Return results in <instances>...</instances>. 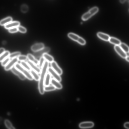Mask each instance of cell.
<instances>
[{"label": "cell", "mask_w": 129, "mask_h": 129, "mask_svg": "<svg viewBox=\"0 0 129 129\" xmlns=\"http://www.w3.org/2000/svg\"><path fill=\"white\" fill-rule=\"evenodd\" d=\"M49 65V63L46 61H45L43 66L42 68L40 73L39 81L38 88L40 93L42 95L44 94L45 93V80L48 71Z\"/></svg>", "instance_id": "1"}, {"label": "cell", "mask_w": 129, "mask_h": 129, "mask_svg": "<svg viewBox=\"0 0 129 129\" xmlns=\"http://www.w3.org/2000/svg\"><path fill=\"white\" fill-rule=\"evenodd\" d=\"M99 11V9L97 7L92 8L83 15L82 19L83 21H87L97 14Z\"/></svg>", "instance_id": "2"}, {"label": "cell", "mask_w": 129, "mask_h": 129, "mask_svg": "<svg viewBox=\"0 0 129 129\" xmlns=\"http://www.w3.org/2000/svg\"><path fill=\"white\" fill-rule=\"evenodd\" d=\"M51 49L50 47H44L42 50L36 52H34V56L37 58H40L42 57L44 54L47 53L50 51Z\"/></svg>", "instance_id": "3"}, {"label": "cell", "mask_w": 129, "mask_h": 129, "mask_svg": "<svg viewBox=\"0 0 129 129\" xmlns=\"http://www.w3.org/2000/svg\"><path fill=\"white\" fill-rule=\"evenodd\" d=\"M48 71L54 79L60 82L61 81V78L60 75L53 70L51 67H48Z\"/></svg>", "instance_id": "4"}, {"label": "cell", "mask_w": 129, "mask_h": 129, "mask_svg": "<svg viewBox=\"0 0 129 129\" xmlns=\"http://www.w3.org/2000/svg\"><path fill=\"white\" fill-rule=\"evenodd\" d=\"M18 61L17 58V57L12 59L11 60H10L8 64L5 66V70L8 71L11 69L17 63Z\"/></svg>", "instance_id": "5"}, {"label": "cell", "mask_w": 129, "mask_h": 129, "mask_svg": "<svg viewBox=\"0 0 129 129\" xmlns=\"http://www.w3.org/2000/svg\"><path fill=\"white\" fill-rule=\"evenodd\" d=\"M12 72L17 75L22 80H24L26 78V77L21 72L16 69L14 66L11 69Z\"/></svg>", "instance_id": "6"}, {"label": "cell", "mask_w": 129, "mask_h": 129, "mask_svg": "<svg viewBox=\"0 0 129 129\" xmlns=\"http://www.w3.org/2000/svg\"><path fill=\"white\" fill-rule=\"evenodd\" d=\"M51 67L55 71L57 72L60 75H62L63 71L59 66L57 63L55 61H53L51 63Z\"/></svg>", "instance_id": "7"}, {"label": "cell", "mask_w": 129, "mask_h": 129, "mask_svg": "<svg viewBox=\"0 0 129 129\" xmlns=\"http://www.w3.org/2000/svg\"><path fill=\"white\" fill-rule=\"evenodd\" d=\"M94 126V123L91 121L83 122L79 125V127L82 129L91 128L93 127Z\"/></svg>", "instance_id": "8"}, {"label": "cell", "mask_w": 129, "mask_h": 129, "mask_svg": "<svg viewBox=\"0 0 129 129\" xmlns=\"http://www.w3.org/2000/svg\"><path fill=\"white\" fill-rule=\"evenodd\" d=\"M45 45L42 43H38L33 45L31 47V50L34 52H38L43 49Z\"/></svg>", "instance_id": "9"}, {"label": "cell", "mask_w": 129, "mask_h": 129, "mask_svg": "<svg viewBox=\"0 0 129 129\" xmlns=\"http://www.w3.org/2000/svg\"><path fill=\"white\" fill-rule=\"evenodd\" d=\"M114 48L116 51L122 58H125L127 56L125 53L120 47L119 46H115Z\"/></svg>", "instance_id": "10"}, {"label": "cell", "mask_w": 129, "mask_h": 129, "mask_svg": "<svg viewBox=\"0 0 129 129\" xmlns=\"http://www.w3.org/2000/svg\"><path fill=\"white\" fill-rule=\"evenodd\" d=\"M26 62L29 64L32 69L38 73H40L41 70L40 68L37 66V65L30 62L29 60L28 61Z\"/></svg>", "instance_id": "11"}, {"label": "cell", "mask_w": 129, "mask_h": 129, "mask_svg": "<svg viewBox=\"0 0 129 129\" xmlns=\"http://www.w3.org/2000/svg\"><path fill=\"white\" fill-rule=\"evenodd\" d=\"M20 23L17 21L11 22L5 26L6 29H10L15 27H17L20 25Z\"/></svg>", "instance_id": "12"}, {"label": "cell", "mask_w": 129, "mask_h": 129, "mask_svg": "<svg viewBox=\"0 0 129 129\" xmlns=\"http://www.w3.org/2000/svg\"><path fill=\"white\" fill-rule=\"evenodd\" d=\"M68 37L73 41L79 43L82 38L76 34L72 33H70L68 35Z\"/></svg>", "instance_id": "13"}, {"label": "cell", "mask_w": 129, "mask_h": 129, "mask_svg": "<svg viewBox=\"0 0 129 129\" xmlns=\"http://www.w3.org/2000/svg\"><path fill=\"white\" fill-rule=\"evenodd\" d=\"M51 83L57 89H61L62 88V85L60 82L53 78L52 79Z\"/></svg>", "instance_id": "14"}, {"label": "cell", "mask_w": 129, "mask_h": 129, "mask_svg": "<svg viewBox=\"0 0 129 129\" xmlns=\"http://www.w3.org/2000/svg\"><path fill=\"white\" fill-rule=\"evenodd\" d=\"M97 36L100 39L107 41H109L110 38L108 35L101 32H98L97 33Z\"/></svg>", "instance_id": "15"}, {"label": "cell", "mask_w": 129, "mask_h": 129, "mask_svg": "<svg viewBox=\"0 0 129 129\" xmlns=\"http://www.w3.org/2000/svg\"><path fill=\"white\" fill-rule=\"evenodd\" d=\"M51 79V76L50 74L48 72L47 73L45 80L44 84L45 86L50 85Z\"/></svg>", "instance_id": "16"}, {"label": "cell", "mask_w": 129, "mask_h": 129, "mask_svg": "<svg viewBox=\"0 0 129 129\" xmlns=\"http://www.w3.org/2000/svg\"><path fill=\"white\" fill-rule=\"evenodd\" d=\"M27 56L29 60L30 61V62L37 65H38L39 61L33 55L30 54H28Z\"/></svg>", "instance_id": "17"}, {"label": "cell", "mask_w": 129, "mask_h": 129, "mask_svg": "<svg viewBox=\"0 0 129 129\" xmlns=\"http://www.w3.org/2000/svg\"><path fill=\"white\" fill-rule=\"evenodd\" d=\"M12 18L10 17L6 18L0 21V25L1 26H5L11 22Z\"/></svg>", "instance_id": "18"}, {"label": "cell", "mask_w": 129, "mask_h": 129, "mask_svg": "<svg viewBox=\"0 0 129 129\" xmlns=\"http://www.w3.org/2000/svg\"><path fill=\"white\" fill-rule=\"evenodd\" d=\"M109 41L111 43L115 46H120L121 43L120 40L113 37H110Z\"/></svg>", "instance_id": "19"}, {"label": "cell", "mask_w": 129, "mask_h": 129, "mask_svg": "<svg viewBox=\"0 0 129 129\" xmlns=\"http://www.w3.org/2000/svg\"><path fill=\"white\" fill-rule=\"evenodd\" d=\"M45 60L48 63H51L54 61V58L50 55L46 53L44 54L42 56Z\"/></svg>", "instance_id": "20"}, {"label": "cell", "mask_w": 129, "mask_h": 129, "mask_svg": "<svg viewBox=\"0 0 129 129\" xmlns=\"http://www.w3.org/2000/svg\"><path fill=\"white\" fill-rule=\"evenodd\" d=\"M30 73L31 74L33 78L36 81H39L40 78V76L38 73L35 71L31 69L30 71Z\"/></svg>", "instance_id": "21"}, {"label": "cell", "mask_w": 129, "mask_h": 129, "mask_svg": "<svg viewBox=\"0 0 129 129\" xmlns=\"http://www.w3.org/2000/svg\"><path fill=\"white\" fill-rule=\"evenodd\" d=\"M10 53L8 51H5L0 56V62H2L4 59L9 57Z\"/></svg>", "instance_id": "22"}, {"label": "cell", "mask_w": 129, "mask_h": 129, "mask_svg": "<svg viewBox=\"0 0 129 129\" xmlns=\"http://www.w3.org/2000/svg\"><path fill=\"white\" fill-rule=\"evenodd\" d=\"M120 46L125 53H128L129 52V47L126 44L121 43L120 45Z\"/></svg>", "instance_id": "23"}, {"label": "cell", "mask_w": 129, "mask_h": 129, "mask_svg": "<svg viewBox=\"0 0 129 129\" xmlns=\"http://www.w3.org/2000/svg\"><path fill=\"white\" fill-rule=\"evenodd\" d=\"M20 64L24 69L29 71H30L32 69L29 64L27 62H25V61L21 62Z\"/></svg>", "instance_id": "24"}, {"label": "cell", "mask_w": 129, "mask_h": 129, "mask_svg": "<svg viewBox=\"0 0 129 129\" xmlns=\"http://www.w3.org/2000/svg\"><path fill=\"white\" fill-rule=\"evenodd\" d=\"M5 124L8 129H15V128L12 125L11 122L8 120H6L5 121Z\"/></svg>", "instance_id": "25"}, {"label": "cell", "mask_w": 129, "mask_h": 129, "mask_svg": "<svg viewBox=\"0 0 129 129\" xmlns=\"http://www.w3.org/2000/svg\"><path fill=\"white\" fill-rule=\"evenodd\" d=\"M56 88L53 85H49L45 87V91H52L55 90Z\"/></svg>", "instance_id": "26"}, {"label": "cell", "mask_w": 129, "mask_h": 129, "mask_svg": "<svg viewBox=\"0 0 129 129\" xmlns=\"http://www.w3.org/2000/svg\"><path fill=\"white\" fill-rule=\"evenodd\" d=\"M21 54V53L20 52H15L10 54L9 57L10 58L12 59L17 57L18 56H20Z\"/></svg>", "instance_id": "27"}, {"label": "cell", "mask_w": 129, "mask_h": 129, "mask_svg": "<svg viewBox=\"0 0 129 129\" xmlns=\"http://www.w3.org/2000/svg\"><path fill=\"white\" fill-rule=\"evenodd\" d=\"M45 61L46 60L43 57H41L40 58L39 61V63L38 64L40 68H42L44 64Z\"/></svg>", "instance_id": "28"}, {"label": "cell", "mask_w": 129, "mask_h": 129, "mask_svg": "<svg viewBox=\"0 0 129 129\" xmlns=\"http://www.w3.org/2000/svg\"><path fill=\"white\" fill-rule=\"evenodd\" d=\"M17 58L18 60L21 61V62L25 61H26L28 59L27 56H24V55H20Z\"/></svg>", "instance_id": "29"}, {"label": "cell", "mask_w": 129, "mask_h": 129, "mask_svg": "<svg viewBox=\"0 0 129 129\" xmlns=\"http://www.w3.org/2000/svg\"><path fill=\"white\" fill-rule=\"evenodd\" d=\"M21 9L23 13H26L28 11V8L27 5L23 4L21 6Z\"/></svg>", "instance_id": "30"}, {"label": "cell", "mask_w": 129, "mask_h": 129, "mask_svg": "<svg viewBox=\"0 0 129 129\" xmlns=\"http://www.w3.org/2000/svg\"><path fill=\"white\" fill-rule=\"evenodd\" d=\"M14 67L16 69L21 72L24 69L21 64L18 63H17L15 65Z\"/></svg>", "instance_id": "31"}, {"label": "cell", "mask_w": 129, "mask_h": 129, "mask_svg": "<svg viewBox=\"0 0 129 129\" xmlns=\"http://www.w3.org/2000/svg\"><path fill=\"white\" fill-rule=\"evenodd\" d=\"M18 31L22 33H26L27 32V30L26 28L22 26H19L17 27Z\"/></svg>", "instance_id": "32"}, {"label": "cell", "mask_w": 129, "mask_h": 129, "mask_svg": "<svg viewBox=\"0 0 129 129\" xmlns=\"http://www.w3.org/2000/svg\"><path fill=\"white\" fill-rule=\"evenodd\" d=\"M10 58L8 57L3 60L2 62V65L3 66H5L7 65L10 60Z\"/></svg>", "instance_id": "33"}, {"label": "cell", "mask_w": 129, "mask_h": 129, "mask_svg": "<svg viewBox=\"0 0 129 129\" xmlns=\"http://www.w3.org/2000/svg\"><path fill=\"white\" fill-rule=\"evenodd\" d=\"M18 31L17 27L12 28L9 29V32L11 33H14L17 32Z\"/></svg>", "instance_id": "34"}, {"label": "cell", "mask_w": 129, "mask_h": 129, "mask_svg": "<svg viewBox=\"0 0 129 129\" xmlns=\"http://www.w3.org/2000/svg\"><path fill=\"white\" fill-rule=\"evenodd\" d=\"M124 127L126 129H129V122H127L125 123L124 124Z\"/></svg>", "instance_id": "35"}, {"label": "cell", "mask_w": 129, "mask_h": 129, "mask_svg": "<svg viewBox=\"0 0 129 129\" xmlns=\"http://www.w3.org/2000/svg\"><path fill=\"white\" fill-rule=\"evenodd\" d=\"M5 49L3 48H0V56L5 52Z\"/></svg>", "instance_id": "36"}, {"label": "cell", "mask_w": 129, "mask_h": 129, "mask_svg": "<svg viewBox=\"0 0 129 129\" xmlns=\"http://www.w3.org/2000/svg\"><path fill=\"white\" fill-rule=\"evenodd\" d=\"M127 0H120V2L122 3L123 4L125 3Z\"/></svg>", "instance_id": "37"}, {"label": "cell", "mask_w": 129, "mask_h": 129, "mask_svg": "<svg viewBox=\"0 0 129 129\" xmlns=\"http://www.w3.org/2000/svg\"><path fill=\"white\" fill-rule=\"evenodd\" d=\"M129 56H127L126 58H125L126 59V60L128 61V62H129Z\"/></svg>", "instance_id": "38"}]
</instances>
